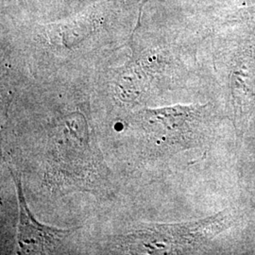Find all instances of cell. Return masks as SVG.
Returning a JSON list of instances; mask_svg holds the SVG:
<instances>
[{
	"mask_svg": "<svg viewBox=\"0 0 255 255\" xmlns=\"http://www.w3.org/2000/svg\"><path fill=\"white\" fill-rule=\"evenodd\" d=\"M10 175L14 182L18 200L17 242L21 254L45 255L52 253L66 237L73 233L74 230H62L39 223L27 207L20 178L12 171H10Z\"/></svg>",
	"mask_w": 255,
	"mask_h": 255,
	"instance_id": "7a4b0ae2",
	"label": "cell"
},
{
	"mask_svg": "<svg viewBox=\"0 0 255 255\" xmlns=\"http://www.w3.org/2000/svg\"><path fill=\"white\" fill-rule=\"evenodd\" d=\"M219 216L182 224H140L116 237L119 251L133 255L180 254L208 242L219 232Z\"/></svg>",
	"mask_w": 255,
	"mask_h": 255,
	"instance_id": "6da1fadb",
	"label": "cell"
},
{
	"mask_svg": "<svg viewBox=\"0 0 255 255\" xmlns=\"http://www.w3.org/2000/svg\"><path fill=\"white\" fill-rule=\"evenodd\" d=\"M201 107L174 106L146 110L141 116L155 142L166 146L185 145L201 116Z\"/></svg>",
	"mask_w": 255,
	"mask_h": 255,
	"instance_id": "3957f363",
	"label": "cell"
}]
</instances>
